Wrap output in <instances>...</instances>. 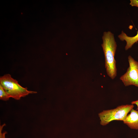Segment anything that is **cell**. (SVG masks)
Listing matches in <instances>:
<instances>
[{
  "instance_id": "cell-1",
  "label": "cell",
  "mask_w": 138,
  "mask_h": 138,
  "mask_svg": "<svg viewBox=\"0 0 138 138\" xmlns=\"http://www.w3.org/2000/svg\"><path fill=\"white\" fill-rule=\"evenodd\" d=\"M101 44L105 58V67L108 75L112 79L117 74L115 55L117 44L113 33L110 31H105L102 37Z\"/></svg>"
},
{
  "instance_id": "cell-2",
  "label": "cell",
  "mask_w": 138,
  "mask_h": 138,
  "mask_svg": "<svg viewBox=\"0 0 138 138\" xmlns=\"http://www.w3.org/2000/svg\"><path fill=\"white\" fill-rule=\"evenodd\" d=\"M0 84L3 87L10 97L18 100L31 94L36 93V91H29L27 88L20 85L18 82L13 78L9 74L0 78Z\"/></svg>"
},
{
  "instance_id": "cell-3",
  "label": "cell",
  "mask_w": 138,
  "mask_h": 138,
  "mask_svg": "<svg viewBox=\"0 0 138 138\" xmlns=\"http://www.w3.org/2000/svg\"><path fill=\"white\" fill-rule=\"evenodd\" d=\"M134 107L133 105L128 104L119 106L113 109L103 110L98 114L101 124L105 126L114 120L123 121Z\"/></svg>"
},
{
  "instance_id": "cell-4",
  "label": "cell",
  "mask_w": 138,
  "mask_h": 138,
  "mask_svg": "<svg viewBox=\"0 0 138 138\" xmlns=\"http://www.w3.org/2000/svg\"><path fill=\"white\" fill-rule=\"evenodd\" d=\"M129 67L120 78L125 86L133 85L138 87V62L130 55L128 57Z\"/></svg>"
},
{
  "instance_id": "cell-5",
  "label": "cell",
  "mask_w": 138,
  "mask_h": 138,
  "mask_svg": "<svg viewBox=\"0 0 138 138\" xmlns=\"http://www.w3.org/2000/svg\"><path fill=\"white\" fill-rule=\"evenodd\" d=\"M123 121L131 129L138 130V111L132 109Z\"/></svg>"
},
{
  "instance_id": "cell-6",
  "label": "cell",
  "mask_w": 138,
  "mask_h": 138,
  "mask_svg": "<svg viewBox=\"0 0 138 138\" xmlns=\"http://www.w3.org/2000/svg\"><path fill=\"white\" fill-rule=\"evenodd\" d=\"M118 37L120 40L125 41L126 44L125 49L126 50H127L131 48L134 43L138 42V31L136 34L133 37L128 36L124 32L122 31L121 33Z\"/></svg>"
},
{
  "instance_id": "cell-7",
  "label": "cell",
  "mask_w": 138,
  "mask_h": 138,
  "mask_svg": "<svg viewBox=\"0 0 138 138\" xmlns=\"http://www.w3.org/2000/svg\"><path fill=\"white\" fill-rule=\"evenodd\" d=\"M10 98V97L3 87L0 84V99L6 101L8 100Z\"/></svg>"
},
{
  "instance_id": "cell-8",
  "label": "cell",
  "mask_w": 138,
  "mask_h": 138,
  "mask_svg": "<svg viewBox=\"0 0 138 138\" xmlns=\"http://www.w3.org/2000/svg\"><path fill=\"white\" fill-rule=\"evenodd\" d=\"M5 125V124H4L0 126V138H6L5 134L7 133V132H2L3 128Z\"/></svg>"
},
{
  "instance_id": "cell-9",
  "label": "cell",
  "mask_w": 138,
  "mask_h": 138,
  "mask_svg": "<svg viewBox=\"0 0 138 138\" xmlns=\"http://www.w3.org/2000/svg\"><path fill=\"white\" fill-rule=\"evenodd\" d=\"M130 4L132 6L138 7V0H130Z\"/></svg>"
},
{
  "instance_id": "cell-10",
  "label": "cell",
  "mask_w": 138,
  "mask_h": 138,
  "mask_svg": "<svg viewBox=\"0 0 138 138\" xmlns=\"http://www.w3.org/2000/svg\"><path fill=\"white\" fill-rule=\"evenodd\" d=\"M131 103L132 105L135 104L137 106V109L138 110V99L136 101H132L131 102Z\"/></svg>"
}]
</instances>
